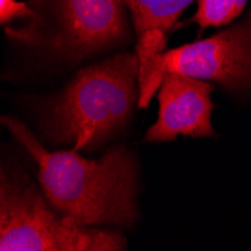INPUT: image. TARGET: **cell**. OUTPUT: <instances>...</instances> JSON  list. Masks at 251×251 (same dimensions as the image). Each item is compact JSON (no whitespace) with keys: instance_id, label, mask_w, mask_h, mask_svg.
<instances>
[{"instance_id":"obj_1","label":"cell","mask_w":251,"mask_h":251,"mask_svg":"<svg viewBox=\"0 0 251 251\" xmlns=\"http://www.w3.org/2000/svg\"><path fill=\"white\" fill-rule=\"evenodd\" d=\"M2 124L38 163L44 196L62 215L81 226H132L137 220V163L124 146L100 159H86L77 151L49 152L29 128L11 116Z\"/></svg>"},{"instance_id":"obj_2","label":"cell","mask_w":251,"mask_h":251,"mask_svg":"<svg viewBox=\"0 0 251 251\" xmlns=\"http://www.w3.org/2000/svg\"><path fill=\"white\" fill-rule=\"evenodd\" d=\"M139 59L121 53L78 71L51 104L49 137L71 143L74 151L92 149L124 128L139 105Z\"/></svg>"},{"instance_id":"obj_3","label":"cell","mask_w":251,"mask_h":251,"mask_svg":"<svg viewBox=\"0 0 251 251\" xmlns=\"http://www.w3.org/2000/svg\"><path fill=\"white\" fill-rule=\"evenodd\" d=\"M47 199V197H45ZM29 182L2 175L0 250L2 251H121L119 232L75 223L57 212Z\"/></svg>"},{"instance_id":"obj_4","label":"cell","mask_w":251,"mask_h":251,"mask_svg":"<svg viewBox=\"0 0 251 251\" xmlns=\"http://www.w3.org/2000/svg\"><path fill=\"white\" fill-rule=\"evenodd\" d=\"M29 5L36 20L8 29V36L57 56L83 59L126 36L125 0H30Z\"/></svg>"},{"instance_id":"obj_5","label":"cell","mask_w":251,"mask_h":251,"mask_svg":"<svg viewBox=\"0 0 251 251\" xmlns=\"http://www.w3.org/2000/svg\"><path fill=\"white\" fill-rule=\"evenodd\" d=\"M161 71L221 84L227 90L251 87V18L196 42L166 50Z\"/></svg>"},{"instance_id":"obj_6","label":"cell","mask_w":251,"mask_h":251,"mask_svg":"<svg viewBox=\"0 0 251 251\" xmlns=\"http://www.w3.org/2000/svg\"><path fill=\"white\" fill-rule=\"evenodd\" d=\"M212 84L206 80L167 73L158 89L159 113L148 129L145 140L152 143L172 142L177 135L211 137Z\"/></svg>"},{"instance_id":"obj_7","label":"cell","mask_w":251,"mask_h":251,"mask_svg":"<svg viewBox=\"0 0 251 251\" xmlns=\"http://www.w3.org/2000/svg\"><path fill=\"white\" fill-rule=\"evenodd\" d=\"M194 0H149L145 9L132 18L137 36L148 32H159L169 36L176 20Z\"/></svg>"},{"instance_id":"obj_8","label":"cell","mask_w":251,"mask_h":251,"mask_svg":"<svg viewBox=\"0 0 251 251\" xmlns=\"http://www.w3.org/2000/svg\"><path fill=\"white\" fill-rule=\"evenodd\" d=\"M248 0H197V11L191 21L201 30L229 26L244 12Z\"/></svg>"},{"instance_id":"obj_9","label":"cell","mask_w":251,"mask_h":251,"mask_svg":"<svg viewBox=\"0 0 251 251\" xmlns=\"http://www.w3.org/2000/svg\"><path fill=\"white\" fill-rule=\"evenodd\" d=\"M15 18H29L32 23L36 20V12L29 3L18 2V0H0V23L8 25Z\"/></svg>"},{"instance_id":"obj_10","label":"cell","mask_w":251,"mask_h":251,"mask_svg":"<svg viewBox=\"0 0 251 251\" xmlns=\"http://www.w3.org/2000/svg\"><path fill=\"white\" fill-rule=\"evenodd\" d=\"M148 2H149V0H125V5L129 8L131 15L134 18V17H137V15H139L145 9V6L148 5Z\"/></svg>"}]
</instances>
